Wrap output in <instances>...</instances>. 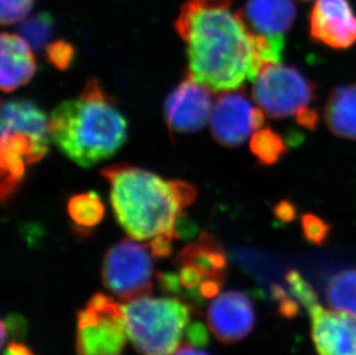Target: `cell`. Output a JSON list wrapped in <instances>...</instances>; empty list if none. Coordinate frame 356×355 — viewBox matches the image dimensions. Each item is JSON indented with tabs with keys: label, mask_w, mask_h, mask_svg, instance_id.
Listing matches in <instances>:
<instances>
[{
	"label": "cell",
	"mask_w": 356,
	"mask_h": 355,
	"mask_svg": "<svg viewBox=\"0 0 356 355\" xmlns=\"http://www.w3.org/2000/svg\"><path fill=\"white\" fill-rule=\"evenodd\" d=\"M173 355H209L208 353L203 352L201 349H197V347L189 345L186 342L185 345H181L179 347L178 351Z\"/></svg>",
	"instance_id": "cell-37"
},
{
	"label": "cell",
	"mask_w": 356,
	"mask_h": 355,
	"mask_svg": "<svg viewBox=\"0 0 356 355\" xmlns=\"http://www.w3.org/2000/svg\"><path fill=\"white\" fill-rule=\"evenodd\" d=\"M312 338L318 355H356V315L317 305L309 312Z\"/></svg>",
	"instance_id": "cell-12"
},
{
	"label": "cell",
	"mask_w": 356,
	"mask_h": 355,
	"mask_svg": "<svg viewBox=\"0 0 356 355\" xmlns=\"http://www.w3.org/2000/svg\"><path fill=\"white\" fill-rule=\"evenodd\" d=\"M232 0H186L175 29L186 45L188 74L215 93L236 90L282 59L284 38L256 33Z\"/></svg>",
	"instance_id": "cell-1"
},
{
	"label": "cell",
	"mask_w": 356,
	"mask_h": 355,
	"mask_svg": "<svg viewBox=\"0 0 356 355\" xmlns=\"http://www.w3.org/2000/svg\"><path fill=\"white\" fill-rule=\"evenodd\" d=\"M310 36L325 47L345 50L356 43V14L350 0H316L310 13Z\"/></svg>",
	"instance_id": "cell-11"
},
{
	"label": "cell",
	"mask_w": 356,
	"mask_h": 355,
	"mask_svg": "<svg viewBox=\"0 0 356 355\" xmlns=\"http://www.w3.org/2000/svg\"><path fill=\"white\" fill-rule=\"evenodd\" d=\"M325 295L332 308L356 315V270L348 269L333 276L326 286Z\"/></svg>",
	"instance_id": "cell-18"
},
{
	"label": "cell",
	"mask_w": 356,
	"mask_h": 355,
	"mask_svg": "<svg viewBox=\"0 0 356 355\" xmlns=\"http://www.w3.org/2000/svg\"><path fill=\"white\" fill-rule=\"evenodd\" d=\"M127 121L96 79L80 97L63 102L49 118L51 141L81 168L111 157L127 140Z\"/></svg>",
	"instance_id": "cell-3"
},
{
	"label": "cell",
	"mask_w": 356,
	"mask_h": 355,
	"mask_svg": "<svg viewBox=\"0 0 356 355\" xmlns=\"http://www.w3.org/2000/svg\"><path fill=\"white\" fill-rule=\"evenodd\" d=\"M175 240L173 237L170 235H161L149 242V249L152 251V258L157 260H163L171 255L172 253V242Z\"/></svg>",
	"instance_id": "cell-29"
},
{
	"label": "cell",
	"mask_w": 356,
	"mask_h": 355,
	"mask_svg": "<svg viewBox=\"0 0 356 355\" xmlns=\"http://www.w3.org/2000/svg\"><path fill=\"white\" fill-rule=\"evenodd\" d=\"M175 263L180 267H195L204 278L218 279L220 282H224L229 267L227 256L222 245L207 232H203L196 242L186 246L177 255Z\"/></svg>",
	"instance_id": "cell-16"
},
{
	"label": "cell",
	"mask_w": 356,
	"mask_h": 355,
	"mask_svg": "<svg viewBox=\"0 0 356 355\" xmlns=\"http://www.w3.org/2000/svg\"><path fill=\"white\" fill-rule=\"evenodd\" d=\"M301 1H310V0H301Z\"/></svg>",
	"instance_id": "cell-38"
},
{
	"label": "cell",
	"mask_w": 356,
	"mask_h": 355,
	"mask_svg": "<svg viewBox=\"0 0 356 355\" xmlns=\"http://www.w3.org/2000/svg\"><path fill=\"white\" fill-rule=\"evenodd\" d=\"M210 91L188 74L165 102L168 128L177 133H194L204 127L213 109Z\"/></svg>",
	"instance_id": "cell-9"
},
{
	"label": "cell",
	"mask_w": 356,
	"mask_h": 355,
	"mask_svg": "<svg viewBox=\"0 0 356 355\" xmlns=\"http://www.w3.org/2000/svg\"><path fill=\"white\" fill-rule=\"evenodd\" d=\"M67 210L72 221L78 225L81 231L99 224L105 214L103 202L95 191H88L70 198Z\"/></svg>",
	"instance_id": "cell-19"
},
{
	"label": "cell",
	"mask_w": 356,
	"mask_h": 355,
	"mask_svg": "<svg viewBox=\"0 0 356 355\" xmlns=\"http://www.w3.org/2000/svg\"><path fill=\"white\" fill-rule=\"evenodd\" d=\"M157 281L159 286L163 291L166 292L168 294L172 297L179 298L178 295H182V285L179 279V276L172 272H159L157 274Z\"/></svg>",
	"instance_id": "cell-31"
},
{
	"label": "cell",
	"mask_w": 356,
	"mask_h": 355,
	"mask_svg": "<svg viewBox=\"0 0 356 355\" xmlns=\"http://www.w3.org/2000/svg\"><path fill=\"white\" fill-rule=\"evenodd\" d=\"M301 228L307 242L322 246L327 242L332 226L316 214H306L301 218Z\"/></svg>",
	"instance_id": "cell-23"
},
{
	"label": "cell",
	"mask_w": 356,
	"mask_h": 355,
	"mask_svg": "<svg viewBox=\"0 0 356 355\" xmlns=\"http://www.w3.org/2000/svg\"><path fill=\"white\" fill-rule=\"evenodd\" d=\"M3 355H35L31 347L24 345V342H10L3 351Z\"/></svg>",
	"instance_id": "cell-36"
},
{
	"label": "cell",
	"mask_w": 356,
	"mask_h": 355,
	"mask_svg": "<svg viewBox=\"0 0 356 355\" xmlns=\"http://www.w3.org/2000/svg\"><path fill=\"white\" fill-rule=\"evenodd\" d=\"M209 329L222 344H234L250 335L255 326V310L248 295L226 291L209 306Z\"/></svg>",
	"instance_id": "cell-10"
},
{
	"label": "cell",
	"mask_w": 356,
	"mask_h": 355,
	"mask_svg": "<svg viewBox=\"0 0 356 355\" xmlns=\"http://www.w3.org/2000/svg\"><path fill=\"white\" fill-rule=\"evenodd\" d=\"M179 279L181 283L182 287L187 290H196L197 286L201 285L204 279V276L202 275V272L192 265H182L181 270L179 272Z\"/></svg>",
	"instance_id": "cell-30"
},
{
	"label": "cell",
	"mask_w": 356,
	"mask_h": 355,
	"mask_svg": "<svg viewBox=\"0 0 356 355\" xmlns=\"http://www.w3.org/2000/svg\"><path fill=\"white\" fill-rule=\"evenodd\" d=\"M196 231H197V228H196L195 225L192 221H188L185 217V214L179 218L177 224H175L177 238L192 240L193 238H195Z\"/></svg>",
	"instance_id": "cell-32"
},
{
	"label": "cell",
	"mask_w": 356,
	"mask_h": 355,
	"mask_svg": "<svg viewBox=\"0 0 356 355\" xmlns=\"http://www.w3.org/2000/svg\"><path fill=\"white\" fill-rule=\"evenodd\" d=\"M115 303V301L111 297L103 294V293H96V294L92 295V297L89 299L87 307L95 309V310H97V312H104V310L110 308V307H112Z\"/></svg>",
	"instance_id": "cell-34"
},
{
	"label": "cell",
	"mask_w": 356,
	"mask_h": 355,
	"mask_svg": "<svg viewBox=\"0 0 356 355\" xmlns=\"http://www.w3.org/2000/svg\"><path fill=\"white\" fill-rule=\"evenodd\" d=\"M101 173L111 188L115 218L131 239L145 242L161 235L177 238L175 224L196 198L192 184L164 180L128 164L111 165Z\"/></svg>",
	"instance_id": "cell-2"
},
{
	"label": "cell",
	"mask_w": 356,
	"mask_h": 355,
	"mask_svg": "<svg viewBox=\"0 0 356 355\" xmlns=\"http://www.w3.org/2000/svg\"><path fill=\"white\" fill-rule=\"evenodd\" d=\"M324 118L330 131L339 138L356 140V84L339 86L331 93Z\"/></svg>",
	"instance_id": "cell-17"
},
{
	"label": "cell",
	"mask_w": 356,
	"mask_h": 355,
	"mask_svg": "<svg viewBox=\"0 0 356 355\" xmlns=\"http://www.w3.org/2000/svg\"><path fill=\"white\" fill-rule=\"evenodd\" d=\"M249 148L262 165L276 164L287 151L285 139L269 127L254 132Z\"/></svg>",
	"instance_id": "cell-20"
},
{
	"label": "cell",
	"mask_w": 356,
	"mask_h": 355,
	"mask_svg": "<svg viewBox=\"0 0 356 355\" xmlns=\"http://www.w3.org/2000/svg\"><path fill=\"white\" fill-rule=\"evenodd\" d=\"M122 306L128 338L143 355H173L181 346L195 307L180 298L145 295Z\"/></svg>",
	"instance_id": "cell-4"
},
{
	"label": "cell",
	"mask_w": 356,
	"mask_h": 355,
	"mask_svg": "<svg viewBox=\"0 0 356 355\" xmlns=\"http://www.w3.org/2000/svg\"><path fill=\"white\" fill-rule=\"evenodd\" d=\"M250 27L269 38H284L296 17L293 0H247L242 12Z\"/></svg>",
	"instance_id": "cell-14"
},
{
	"label": "cell",
	"mask_w": 356,
	"mask_h": 355,
	"mask_svg": "<svg viewBox=\"0 0 356 355\" xmlns=\"http://www.w3.org/2000/svg\"><path fill=\"white\" fill-rule=\"evenodd\" d=\"M127 339L122 306L117 302L104 312L86 307L78 313V355H120Z\"/></svg>",
	"instance_id": "cell-7"
},
{
	"label": "cell",
	"mask_w": 356,
	"mask_h": 355,
	"mask_svg": "<svg viewBox=\"0 0 356 355\" xmlns=\"http://www.w3.org/2000/svg\"><path fill=\"white\" fill-rule=\"evenodd\" d=\"M34 0H0V20L3 26L24 21L31 13Z\"/></svg>",
	"instance_id": "cell-25"
},
{
	"label": "cell",
	"mask_w": 356,
	"mask_h": 355,
	"mask_svg": "<svg viewBox=\"0 0 356 355\" xmlns=\"http://www.w3.org/2000/svg\"><path fill=\"white\" fill-rule=\"evenodd\" d=\"M271 297L278 305V314L285 319H296L301 313V305L293 298L292 294H287L285 288L280 285H273L270 290Z\"/></svg>",
	"instance_id": "cell-26"
},
{
	"label": "cell",
	"mask_w": 356,
	"mask_h": 355,
	"mask_svg": "<svg viewBox=\"0 0 356 355\" xmlns=\"http://www.w3.org/2000/svg\"><path fill=\"white\" fill-rule=\"evenodd\" d=\"M45 58L49 64L60 71H66L74 63L75 47L66 40H56L45 47Z\"/></svg>",
	"instance_id": "cell-24"
},
{
	"label": "cell",
	"mask_w": 356,
	"mask_h": 355,
	"mask_svg": "<svg viewBox=\"0 0 356 355\" xmlns=\"http://www.w3.org/2000/svg\"><path fill=\"white\" fill-rule=\"evenodd\" d=\"M3 323L5 324L8 337H12L14 339H22L27 336V321L22 316L12 314V315L6 316V319L3 320Z\"/></svg>",
	"instance_id": "cell-28"
},
{
	"label": "cell",
	"mask_w": 356,
	"mask_h": 355,
	"mask_svg": "<svg viewBox=\"0 0 356 355\" xmlns=\"http://www.w3.org/2000/svg\"><path fill=\"white\" fill-rule=\"evenodd\" d=\"M186 342L189 345L201 349L208 345L210 337H209L208 329L202 322H193L189 323L185 331Z\"/></svg>",
	"instance_id": "cell-27"
},
{
	"label": "cell",
	"mask_w": 356,
	"mask_h": 355,
	"mask_svg": "<svg viewBox=\"0 0 356 355\" xmlns=\"http://www.w3.org/2000/svg\"><path fill=\"white\" fill-rule=\"evenodd\" d=\"M210 119L216 141L236 148L263 127L264 112L252 106L245 91H226L216 100Z\"/></svg>",
	"instance_id": "cell-8"
},
{
	"label": "cell",
	"mask_w": 356,
	"mask_h": 355,
	"mask_svg": "<svg viewBox=\"0 0 356 355\" xmlns=\"http://www.w3.org/2000/svg\"><path fill=\"white\" fill-rule=\"evenodd\" d=\"M222 283L218 279L204 278L198 287V292L202 298H216L222 288Z\"/></svg>",
	"instance_id": "cell-33"
},
{
	"label": "cell",
	"mask_w": 356,
	"mask_h": 355,
	"mask_svg": "<svg viewBox=\"0 0 356 355\" xmlns=\"http://www.w3.org/2000/svg\"><path fill=\"white\" fill-rule=\"evenodd\" d=\"M148 245L122 240L108 249L102 263V282L108 291L127 302L152 291L154 263Z\"/></svg>",
	"instance_id": "cell-6"
},
{
	"label": "cell",
	"mask_w": 356,
	"mask_h": 355,
	"mask_svg": "<svg viewBox=\"0 0 356 355\" xmlns=\"http://www.w3.org/2000/svg\"><path fill=\"white\" fill-rule=\"evenodd\" d=\"M275 214H276L279 221L287 223V221H292L296 217V208H294V205L282 202V203H279L277 205Z\"/></svg>",
	"instance_id": "cell-35"
},
{
	"label": "cell",
	"mask_w": 356,
	"mask_h": 355,
	"mask_svg": "<svg viewBox=\"0 0 356 355\" xmlns=\"http://www.w3.org/2000/svg\"><path fill=\"white\" fill-rule=\"evenodd\" d=\"M21 133L50 141L49 119L44 111L29 100H12L1 105V134Z\"/></svg>",
	"instance_id": "cell-15"
},
{
	"label": "cell",
	"mask_w": 356,
	"mask_h": 355,
	"mask_svg": "<svg viewBox=\"0 0 356 355\" xmlns=\"http://www.w3.org/2000/svg\"><path fill=\"white\" fill-rule=\"evenodd\" d=\"M252 97L263 112L275 118L296 117L301 124L313 112L316 86L296 68L268 64L254 80Z\"/></svg>",
	"instance_id": "cell-5"
},
{
	"label": "cell",
	"mask_w": 356,
	"mask_h": 355,
	"mask_svg": "<svg viewBox=\"0 0 356 355\" xmlns=\"http://www.w3.org/2000/svg\"><path fill=\"white\" fill-rule=\"evenodd\" d=\"M54 33V19L50 13L42 12L24 21L17 28L20 35L35 51L43 50Z\"/></svg>",
	"instance_id": "cell-21"
},
{
	"label": "cell",
	"mask_w": 356,
	"mask_h": 355,
	"mask_svg": "<svg viewBox=\"0 0 356 355\" xmlns=\"http://www.w3.org/2000/svg\"><path fill=\"white\" fill-rule=\"evenodd\" d=\"M0 86L5 93L15 90L33 79L38 66L33 49L20 35L3 33L0 37Z\"/></svg>",
	"instance_id": "cell-13"
},
{
	"label": "cell",
	"mask_w": 356,
	"mask_h": 355,
	"mask_svg": "<svg viewBox=\"0 0 356 355\" xmlns=\"http://www.w3.org/2000/svg\"><path fill=\"white\" fill-rule=\"evenodd\" d=\"M286 283L293 298L309 313L318 303V295L313 286L296 270H289L286 274Z\"/></svg>",
	"instance_id": "cell-22"
}]
</instances>
